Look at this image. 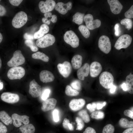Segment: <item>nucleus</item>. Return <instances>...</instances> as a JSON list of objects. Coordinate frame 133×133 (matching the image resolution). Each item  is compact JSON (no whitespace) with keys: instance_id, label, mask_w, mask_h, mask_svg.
<instances>
[{"instance_id":"obj_1","label":"nucleus","mask_w":133,"mask_h":133,"mask_svg":"<svg viewBox=\"0 0 133 133\" xmlns=\"http://www.w3.org/2000/svg\"><path fill=\"white\" fill-rule=\"evenodd\" d=\"M100 84L106 89L110 88L113 85L114 78L112 75L108 71H104L100 74L99 78Z\"/></svg>"},{"instance_id":"obj_2","label":"nucleus","mask_w":133,"mask_h":133,"mask_svg":"<svg viewBox=\"0 0 133 133\" xmlns=\"http://www.w3.org/2000/svg\"><path fill=\"white\" fill-rule=\"evenodd\" d=\"M28 17L25 12L21 11L17 13L13 17L12 21L13 26L16 28L23 26L27 23Z\"/></svg>"},{"instance_id":"obj_3","label":"nucleus","mask_w":133,"mask_h":133,"mask_svg":"<svg viewBox=\"0 0 133 133\" xmlns=\"http://www.w3.org/2000/svg\"><path fill=\"white\" fill-rule=\"evenodd\" d=\"M25 62L24 57L20 50H17L13 53V56L7 63L9 67L17 66L24 64Z\"/></svg>"},{"instance_id":"obj_4","label":"nucleus","mask_w":133,"mask_h":133,"mask_svg":"<svg viewBox=\"0 0 133 133\" xmlns=\"http://www.w3.org/2000/svg\"><path fill=\"white\" fill-rule=\"evenodd\" d=\"M54 36L48 34L38 39L36 41L37 46L41 48H44L52 45L55 41Z\"/></svg>"},{"instance_id":"obj_5","label":"nucleus","mask_w":133,"mask_h":133,"mask_svg":"<svg viewBox=\"0 0 133 133\" xmlns=\"http://www.w3.org/2000/svg\"><path fill=\"white\" fill-rule=\"evenodd\" d=\"M64 38L66 43L73 48H77L79 46V38L75 33L72 30L66 31L64 34Z\"/></svg>"},{"instance_id":"obj_6","label":"nucleus","mask_w":133,"mask_h":133,"mask_svg":"<svg viewBox=\"0 0 133 133\" xmlns=\"http://www.w3.org/2000/svg\"><path fill=\"white\" fill-rule=\"evenodd\" d=\"M132 41L131 36L128 34L122 35L116 41L114 47L117 50L126 48L131 44Z\"/></svg>"},{"instance_id":"obj_7","label":"nucleus","mask_w":133,"mask_h":133,"mask_svg":"<svg viewBox=\"0 0 133 133\" xmlns=\"http://www.w3.org/2000/svg\"><path fill=\"white\" fill-rule=\"evenodd\" d=\"M25 71L23 68L20 66L13 67L8 71L7 75L10 79H20L24 77Z\"/></svg>"},{"instance_id":"obj_8","label":"nucleus","mask_w":133,"mask_h":133,"mask_svg":"<svg viewBox=\"0 0 133 133\" xmlns=\"http://www.w3.org/2000/svg\"><path fill=\"white\" fill-rule=\"evenodd\" d=\"M98 45L100 50L105 54L108 53L111 50V43L109 38L107 36H101L99 40Z\"/></svg>"},{"instance_id":"obj_9","label":"nucleus","mask_w":133,"mask_h":133,"mask_svg":"<svg viewBox=\"0 0 133 133\" xmlns=\"http://www.w3.org/2000/svg\"><path fill=\"white\" fill-rule=\"evenodd\" d=\"M93 15L90 14H87L84 16V21L88 28L90 30H93L100 27L101 22L99 19L94 20Z\"/></svg>"},{"instance_id":"obj_10","label":"nucleus","mask_w":133,"mask_h":133,"mask_svg":"<svg viewBox=\"0 0 133 133\" xmlns=\"http://www.w3.org/2000/svg\"><path fill=\"white\" fill-rule=\"evenodd\" d=\"M55 1L53 0H47L45 1H42L39 3L38 6L41 12L43 13L49 12L55 8Z\"/></svg>"},{"instance_id":"obj_11","label":"nucleus","mask_w":133,"mask_h":133,"mask_svg":"<svg viewBox=\"0 0 133 133\" xmlns=\"http://www.w3.org/2000/svg\"><path fill=\"white\" fill-rule=\"evenodd\" d=\"M57 67L60 73L65 78H67L69 76L72 70L71 65L67 61H65L62 64H58Z\"/></svg>"},{"instance_id":"obj_12","label":"nucleus","mask_w":133,"mask_h":133,"mask_svg":"<svg viewBox=\"0 0 133 133\" xmlns=\"http://www.w3.org/2000/svg\"><path fill=\"white\" fill-rule=\"evenodd\" d=\"M12 118L13 120V125L16 127L20 126L21 125L22 122L24 124H28L29 123V117L27 116H21L14 113L12 115Z\"/></svg>"},{"instance_id":"obj_13","label":"nucleus","mask_w":133,"mask_h":133,"mask_svg":"<svg viewBox=\"0 0 133 133\" xmlns=\"http://www.w3.org/2000/svg\"><path fill=\"white\" fill-rule=\"evenodd\" d=\"M29 93L33 98H37L41 94V87L33 79L31 81L29 84Z\"/></svg>"},{"instance_id":"obj_14","label":"nucleus","mask_w":133,"mask_h":133,"mask_svg":"<svg viewBox=\"0 0 133 133\" xmlns=\"http://www.w3.org/2000/svg\"><path fill=\"white\" fill-rule=\"evenodd\" d=\"M0 98L3 101L10 103H17L19 100V97L18 94L9 92L3 93L1 96Z\"/></svg>"},{"instance_id":"obj_15","label":"nucleus","mask_w":133,"mask_h":133,"mask_svg":"<svg viewBox=\"0 0 133 133\" xmlns=\"http://www.w3.org/2000/svg\"><path fill=\"white\" fill-rule=\"evenodd\" d=\"M85 101L83 99H73L70 101L69 106L72 111H76L82 109L85 105Z\"/></svg>"},{"instance_id":"obj_16","label":"nucleus","mask_w":133,"mask_h":133,"mask_svg":"<svg viewBox=\"0 0 133 133\" xmlns=\"http://www.w3.org/2000/svg\"><path fill=\"white\" fill-rule=\"evenodd\" d=\"M72 7V3L70 1L66 3L59 2L56 4L55 9L59 13L64 15L67 13L68 10H71Z\"/></svg>"},{"instance_id":"obj_17","label":"nucleus","mask_w":133,"mask_h":133,"mask_svg":"<svg viewBox=\"0 0 133 133\" xmlns=\"http://www.w3.org/2000/svg\"><path fill=\"white\" fill-rule=\"evenodd\" d=\"M102 70V67L100 63L97 61L92 62L90 66L89 71L91 76L93 78L97 77Z\"/></svg>"},{"instance_id":"obj_18","label":"nucleus","mask_w":133,"mask_h":133,"mask_svg":"<svg viewBox=\"0 0 133 133\" xmlns=\"http://www.w3.org/2000/svg\"><path fill=\"white\" fill-rule=\"evenodd\" d=\"M107 1L112 13L115 14H117L120 12L123 6L118 0H108Z\"/></svg>"},{"instance_id":"obj_19","label":"nucleus","mask_w":133,"mask_h":133,"mask_svg":"<svg viewBox=\"0 0 133 133\" xmlns=\"http://www.w3.org/2000/svg\"><path fill=\"white\" fill-rule=\"evenodd\" d=\"M57 102L56 100L53 98L47 99L42 102V110L43 112H46L53 109L56 106Z\"/></svg>"},{"instance_id":"obj_20","label":"nucleus","mask_w":133,"mask_h":133,"mask_svg":"<svg viewBox=\"0 0 133 133\" xmlns=\"http://www.w3.org/2000/svg\"><path fill=\"white\" fill-rule=\"evenodd\" d=\"M90 65L87 63H85L78 70L77 75L80 80H83L85 77L88 76L89 72Z\"/></svg>"},{"instance_id":"obj_21","label":"nucleus","mask_w":133,"mask_h":133,"mask_svg":"<svg viewBox=\"0 0 133 133\" xmlns=\"http://www.w3.org/2000/svg\"><path fill=\"white\" fill-rule=\"evenodd\" d=\"M40 81L44 83H47L53 81L54 77L52 73L47 70L42 71L39 74Z\"/></svg>"},{"instance_id":"obj_22","label":"nucleus","mask_w":133,"mask_h":133,"mask_svg":"<svg viewBox=\"0 0 133 133\" xmlns=\"http://www.w3.org/2000/svg\"><path fill=\"white\" fill-rule=\"evenodd\" d=\"M83 58L82 56L79 54L74 55L72 58L71 61L72 66L75 69L79 68L82 64Z\"/></svg>"},{"instance_id":"obj_23","label":"nucleus","mask_w":133,"mask_h":133,"mask_svg":"<svg viewBox=\"0 0 133 133\" xmlns=\"http://www.w3.org/2000/svg\"><path fill=\"white\" fill-rule=\"evenodd\" d=\"M0 119L5 125H8L13 123V119L8 114L4 111H0Z\"/></svg>"},{"instance_id":"obj_24","label":"nucleus","mask_w":133,"mask_h":133,"mask_svg":"<svg viewBox=\"0 0 133 133\" xmlns=\"http://www.w3.org/2000/svg\"><path fill=\"white\" fill-rule=\"evenodd\" d=\"M126 84L128 92L131 94H133V75L130 74L126 78Z\"/></svg>"},{"instance_id":"obj_25","label":"nucleus","mask_w":133,"mask_h":133,"mask_svg":"<svg viewBox=\"0 0 133 133\" xmlns=\"http://www.w3.org/2000/svg\"><path fill=\"white\" fill-rule=\"evenodd\" d=\"M19 129L22 133H34L35 129L31 124H28L21 126Z\"/></svg>"},{"instance_id":"obj_26","label":"nucleus","mask_w":133,"mask_h":133,"mask_svg":"<svg viewBox=\"0 0 133 133\" xmlns=\"http://www.w3.org/2000/svg\"><path fill=\"white\" fill-rule=\"evenodd\" d=\"M84 14L77 12L73 16L72 21L78 25L81 24L84 21Z\"/></svg>"},{"instance_id":"obj_27","label":"nucleus","mask_w":133,"mask_h":133,"mask_svg":"<svg viewBox=\"0 0 133 133\" xmlns=\"http://www.w3.org/2000/svg\"><path fill=\"white\" fill-rule=\"evenodd\" d=\"M119 124L121 127L124 128H132L133 127V121H129L125 118H121L119 121Z\"/></svg>"},{"instance_id":"obj_28","label":"nucleus","mask_w":133,"mask_h":133,"mask_svg":"<svg viewBox=\"0 0 133 133\" xmlns=\"http://www.w3.org/2000/svg\"><path fill=\"white\" fill-rule=\"evenodd\" d=\"M32 57L33 59H40L46 62H48L49 60V58L48 56L45 54L40 51L32 54Z\"/></svg>"},{"instance_id":"obj_29","label":"nucleus","mask_w":133,"mask_h":133,"mask_svg":"<svg viewBox=\"0 0 133 133\" xmlns=\"http://www.w3.org/2000/svg\"><path fill=\"white\" fill-rule=\"evenodd\" d=\"M65 92L67 95L70 96H76L79 95V93L77 91L73 89L68 85L66 86Z\"/></svg>"},{"instance_id":"obj_30","label":"nucleus","mask_w":133,"mask_h":133,"mask_svg":"<svg viewBox=\"0 0 133 133\" xmlns=\"http://www.w3.org/2000/svg\"><path fill=\"white\" fill-rule=\"evenodd\" d=\"M78 115L85 122L88 123L90 121V116L86 110H83L80 111L78 113Z\"/></svg>"},{"instance_id":"obj_31","label":"nucleus","mask_w":133,"mask_h":133,"mask_svg":"<svg viewBox=\"0 0 133 133\" xmlns=\"http://www.w3.org/2000/svg\"><path fill=\"white\" fill-rule=\"evenodd\" d=\"M78 29L82 35L86 38H88L90 35V32L87 27L84 25H81L79 26Z\"/></svg>"},{"instance_id":"obj_32","label":"nucleus","mask_w":133,"mask_h":133,"mask_svg":"<svg viewBox=\"0 0 133 133\" xmlns=\"http://www.w3.org/2000/svg\"><path fill=\"white\" fill-rule=\"evenodd\" d=\"M120 23L121 24L125 25L126 28L128 30H130L132 27L133 22L130 18H124L121 20Z\"/></svg>"},{"instance_id":"obj_33","label":"nucleus","mask_w":133,"mask_h":133,"mask_svg":"<svg viewBox=\"0 0 133 133\" xmlns=\"http://www.w3.org/2000/svg\"><path fill=\"white\" fill-rule=\"evenodd\" d=\"M91 117L96 119H101L104 117V112L101 111H97L92 112L90 115Z\"/></svg>"},{"instance_id":"obj_34","label":"nucleus","mask_w":133,"mask_h":133,"mask_svg":"<svg viewBox=\"0 0 133 133\" xmlns=\"http://www.w3.org/2000/svg\"><path fill=\"white\" fill-rule=\"evenodd\" d=\"M25 44L29 47L31 50L33 51H36L38 50V48L34 44L33 41L31 40H26L25 41Z\"/></svg>"},{"instance_id":"obj_35","label":"nucleus","mask_w":133,"mask_h":133,"mask_svg":"<svg viewBox=\"0 0 133 133\" xmlns=\"http://www.w3.org/2000/svg\"><path fill=\"white\" fill-rule=\"evenodd\" d=\"M75 120L77 123L76 130L79 131L81 130L84 126V124L83 121L80 117H76Z\"/></svg>"},{"instance_id":"obj_36","label":"nucleus","mask_w":133,"mask_h":133,"mask_svg":"<svg viewBox=\"0 0 133 133\" xmlns=\"http://www.w3.org/2000/svg\"><path fill=\"white\" fill-rule=\"evenodd\" d=\"M114 127L111 124H108L104 127L102 133H114Z\"/></svg>"},{"instance_id":"obj_37","label":"nucleus","mask_w":133,"mask_h":133,"mask_svg":"<svg viewBox=\"0 0 133 133\" xmlns=\"http://www.w3.org/2000/svg\"><path fill=\"white\" fill-rule=\"evenodd\" d=\"M70 85L73 89L76 90H80L81 88V84L80 82L78 80L74 81L70 83Z\"/></svg>"},{"instance_id":"obj_38","label":"nucleus","mask_w":133,"mask_h":133,"mask_svg":"<svg viewBox=\"0 0 133 133\" xmlns=\"http://www.w3.org/2000/svg\"><path fill=\"white\" fill-rule=\"evenodd\" d=\"M124 15L126 18H133V5H132L130 8L125 12Z\"/></svg>"},{"instance_id":"obj_39","label":"nucleus","mask_w":133,"mask_h":133,"mask_svg":"<svg viewBox=\"0 0 133 133\" xmlns=\"http://www.w3.org/2000/svg\"><path fill=\"white\" fill-rule=\"evenodd\" d=\"M39 30L45 34L48 32L49 28L47 25L44 24L41 25Z\"/></svg>"},{"instance_id":"obj_40","label":"nucleus","mask_w":133,"mask_h":133,"mask_svg":"<svg viewBox=\"0 0 133 133\" xmlns=\"http://www.w3.org/2000/svg\"><path fill=\"white\" fill-rule=\"evenodd\" d=\"M50 92V90L49 89H47L45 90L42 95L41 97L42 99L45 100L47 99L49 96Z\"/></svg>"},{"instance_id":"obj_41","label":"nucleus","mask_w":133,"mask_h":133,"mask_svg":"<svg viewBox=\"0 0 133 133\" xmlns=\"http://www.w3.org/2000/svg\"><path fill=\"white\" fill-rule=\"evenodd\" d=\"M53 117L54 121L57 122L59 120V112L57 109L54 110L52 112Z\"/></svg>"},{"instance_id":"obj_42","label":"nucleus","mask_w":133,"mask_h":133,"mask_svg":"<svg viewBox=\"0 0 133 133\" xmlns=\"http://www.w3.org/2000/svg\"><path fill=\"white\" fill-rule=\"evenodd\" d=\"M96 107V104L93 103L92 104L90 103L86 105L87 109L91 112H94Z\"/></svg>"},{"instance_id":"obj_43","label":"nucleus","mask_w":133,"mask_h":133,"mask_svg":"<svg viewBox=\"0 0 133 133\" xmlns=\"http://www.w3.org/2000/svg\"><path fill=\"white\" fill-rule=\"evenodd\" d=\"M44 34V33L39 30L34 33V38L35 39H38L43 37Z\"/></svg>"},{"instance_id":"obj_44","label":"nucleus","mask_w":133,"mask_h":133,"mask_svg":"<svg viewBox=\"0 0 133 133\" xmlns=\"http://www.w3.org/2000/svg\"><path fill=\"white\" fill-rule=\"evenodd\" d=\"M70 122L69 119L66 118H64L62 123L63 126V128L67 130H69L68 125Z\"/></svg>"},{"instance_id":"obj_45","label":"nucleus","mask_w":133,"mask_h":133,"mask_svg":"<svg viewBox=\"0 0 133 133\" xmlns=\"http://www.w3.org/2000/svg\"><path fill=\"white\" fill-rule=\"evenodd\" d=\"M125 115L129 117L132 119H133V111L130 110H126L124 112Z\"/></svg>"},{"instance_id":"obj_46","label":"nucleus","mask_w":133,"mask_h":133,"mask_svg":"<svg viewBox=\"0 0 133 133\" xmlns=\"http://www.w3.org/2000/svg\"><path fill=\"white\" fill-rule=\"evenodd\" d=\"M9 2L13 5L18 6L22 2V0H9Z\"/></svg>"},{"instance_id":"obj_47","label":"nucleus","mask_w":133,"mask_h":133,"mask_svg":"<svg viewBox=\"0 0 133 133\" xmlns=\"http://www.w3.org/2000/svg\"><path fill=\"white\" fill-rule=\"evenodd\" d=\"M114 29L115 30V35L116 36H119L120 33V31L119 24V23H117L114 26Z\"/></svg>"},{"instance_id":"obj_48","label":"nucleus","mask_w":133,"mask_h":133,"mask_svg":"<svg viewBox=\"0 0 133 133\" xmlns=\"http://www.w3.org/2000/svg\"><path fill=\"white\" fill-rule=\"evenodd\" d=\"M7 129L6 127L0 122V133H6Z\"/></svg>"},{"instance_id":"obj_49","label":"nucleus","mask_w":133,"mask_h":133,"mask_svg":"<svg viewBox=\"0 0 133 133\" xmlns=\"http://www.w3.org/2000/svg\"><path fill=\"white\" fill-rule=\"evenodd\" d=\"M83 133H96L95 130L93 128L88 127L86 128Z\"/></svg>"},{"instance_id":"obj_50","label":"nucleus","mask_w":133,"mask_h":133,"mask_svg":"<svg viewBox=\"0 0 133 133\" xmlns=\"http://www.w3.org/2000/svg\"><path fill=\"white\" fill-rule=\"evenodd\" d=\"M6 13V10L3 6L0 4V16H4Z\"/></svg>"},{"instance_id":"obj_51","label":"nucleus","mask_w":133,"mask_h":133,"mask_svg":"<svg viewBox=\"0 0 133 133\" xmlns=\"http://www.w3.org/2000/svg\"><path fill=\"white\" fill-rule=\"evenodd\" d=\"M24 39L26 40H32L33 39V36L31 34L27 33H25L24 35Z\"/></svg>"},{"instance_id":"obj_52","label":"nucleus","mask_w":133,"mask_h":133,"mask_svg":"<svg viewBox=\"0 0 133 133\" xmlns=\"http://www.w3.org/2000/svg\"><path fill=\"white\" fill-rule=\"evenodd\" d=\"M106 102L105 101L102 104L100 103H97L96 104V108L98 110L101 109L106 105Z\"/></svg>"},{"instance_id":"obj_53","label":"nucleus","mask_w":133,"mask_h":133,"mask_svg":"<svg viewBox=\"0 0 133 133\" xmlns=\"http://www.w3.org/2000/svg\"><path fill=\"white\" fill-rule=\"evenodd\" d=\"M57 20V17L55 15H53L51 17V21L53 23H56Z\"/></svg>"},{"instance_id":"obj_54","label":"nucleus","mask_w":133,"mask_h":133,"mask_svg":"<svg viewBox=\"0 0 133 133\" xmlns=\"http://www.w3.org/2000/svg\"><path fill=\"white\" fill-rule=\"evenodd\" d=\"M122 133H133V128H128L124 131Z\"/></svg>"},{"instance_id":"obj_55","label":"nucleus","mask_w":133,"mask_h":133,"mask_svg":"<svg viewBox=\"0 0 133 133\" xmlns=\"http://www.w3.org/2000/svg\"><path fill=\"white\" fill-rule=\"evenodd\" d=\"M52 15V13L50 12L45 13H44V16L45 17H44L46 19L51 17Z\"/></svg>"},{"instance_id":"obj_56","label":"nucleus","mask_w":133,"mask_h":133,"mask_svg":"<svg viewBox=\"0 0 133 133\" xmlns=\"http://www.w3.org/2000/svg\"><path fill=\"white\" fill-rule=\"evenodd\" d=\"M42 22L47 25H49L50 23V21L49 20L45 18L44 17L42 19Z\"/></svg>"},{"instance_id":"obj_57","label":"nucleus","mask_w":133,"mask_h":133,"mask_svg":"<svg viewBox=\"0 0 133 133\" xmlns=\"http://www.w3.org/2000/svg\"><path fill=\"white\" fill-rule=\"evenodd\" d=\"M110 92L112 93H114L116 91V87L115 86L113 85L111 87Z\"/></svg>"},{"instance_id":"obj_58","label":"nucleus","mask_w":133,"mask_h":133,"mask_svg":"<svg viewBox=\"0 0 133 133\" xmlns=\"http://www.w3.org/2000/svg\"><path fill=\"white\" fill-rule=\"evenodd\" d=\"M69 130L72 131L74 130V127L72 124L69 123L68 125Z\"/></svg>"},{"instance_id":"obj_59","label":"nucleus","mask_w":133,"mask_h":133,"mask_svg":"<svg viewBox=\"0 0 133 133\" xmlns=\"http://www.w3.org/2000/svg\"><path fill=\"white\" fill-rule=\"evenodd\" d=\"M121 87L123 90L124 91L127 90L126 86L125 83H123L121 85Z\"/></svg>"},{"instance_id":"obj_60","label":"nucleus","mask_w":133,"mask_h":133,"mask_svg":"<svg viewBox=\"0 0 133 133\" xmlns=\"http://www.w3.org/2000/svg\"><path fill=\"white\" fill-rule=\"evenodd\" d=\"M3 87V83L0 80V90H1Z\"/></svg>"},{"instance_id":"obj_61","label":"nucleus","mask_w":133,"mask_h":133,"mask_svg":"<svg viewBox=\"0 0 133 133\" xmlns=\"http://www.w3.org/2000/svg\"><path fill=\"white\" fill-rule=\"evenodd\" d=\"M3 39V36L0 33V44L1 42Z\"/></svg>"},{"instance_id":"obj_62","label":"nucleus","mask_w":133,"mask_h":133,"mask_svg":"<svg viewBox=\"0 0 133 133\" xmlns=\"http://www.w3.org/2000/svg\"><path fill=\"white\" fill-rule=\"evenodd\" d=\"M2 66V61L1 60L0 58V69L1 68V66Z\"/></svg>"},{"instance_id":"obj_63","label":"nucleus","mask_w":133,"mask_h":133,"mask_svg":"<svg viewBox=\"0 0 133 133\" xmlns=\"http://www.w3.org/2000/svg\"></svg>"}]
</instances>
